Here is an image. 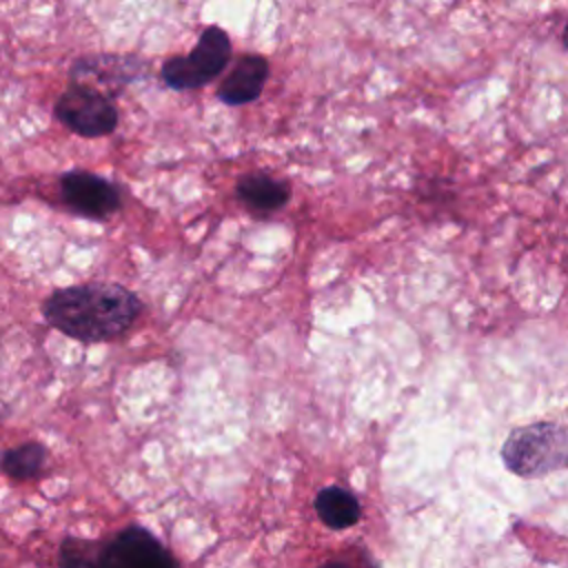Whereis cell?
<instances>
[{
	"mask_svg": "<svg viewBox=\"0 0 568 568\" xmlns=\"http://www.w3.org/2000/svg\"><path fill=\"white\" fill-rule=\"evenodd\" d=\"M138 295L113 282H91L58 288L42 306L47 322L80 342H109L138 320Z\"/></svg>",
	"mask_w": 568,
	"mask_h": 568,
	"instance_id": "cell-1",
	"label": "cell"
},
{
	"mask_svg": "<svg viewBox=\"0 0 568 568\" xmlns=\"http://www.w3.org/2000/svg\"><path fill=\"white\" fill-rule=\"evenodd\" d=\"M508 468L521 477H541L568 464V433L555 424L526 426L504 446Z\"/></svg>",
	"mask_w": 568,
	"mask_h": 568,
	"instance_id": "cell-2",
	"label": "cell"
},
{
	"mask_svg": "<svg viewBox=\"0 0 568 568\" xmlns=\"http://www.w3.org/2000/svg\"><path fill=\"white\" fill-rule=\"evenodd\" d=\"M231 58V40L224 29L206 27L189 55H173L162 64V80L169 89H197L220 75Z\"/></svg>",
	"mask_w": 568,
	"mask_h": 568,
	"instance_id": "cell-3",
	"label": "cell"
},
{
	"mask_svg": "<svg viewBox=\"0 0 568 568\" xmlns=\"http://www.w3.org/2000/svg\"><path fill=\"white\" fill-rule=\"evenodd\" d=\"M55 118L82 138H102L118 126V109L89 82H71L55 100Z\"/></svg>",
	"mask_w": 568,
	"mask_h": 568,
	"instance_id": "cell-4",
	"label": "cell"
},
{
	"mask_svg": "<svg viewBox=\"0 0 568 568\" xmlns=\"http://www.w3.org/2000/svg\"><path fill=\"white\" fill-rule=\"evenodd\" d=\"M93 568H178L171 552L146 528L129 526L98 544Z\"/></svg>",
	"mask_w": 568,
	"mask_h": 568,
	"instance_id": "cell-5",
	"label": "cell"
},
{
	"mask_svg": "<svg viewBox=\"0 0 568 568\" xmlns=\"http://www.w3.org/2000/svg\"><path fill=\"white\" fill-rule=\"evenodd\" d=\"M64 202L80 215L102 220L120 209V191L102 175L89 171H69L60 178Z\"/></svg>",
	"mask_w": 568,
	"mask_h": 568,
	"instance_id": "cell-6",
	"label": "cell"
},
{
	"mask_svg": "<svg viewBox=\"0 0 568 568\" xmlns=\"http://www.w3.org/2000/svg\"><path fill=\"white\" fill-rule=\"evenodd\" d=\"M268 78V62L257 53L242 55L220 84L217 98L229 106H242L260 98Z\"/></svg>",
	"mask_w": 568,
	"mask_h": 568,
	"instance_id": "cell-7",
	"label": "cell"
},
{
	"mask_svg": "<svg viewBox=\"0 0 568 568\" xmlns=\"http://www.w3.org/2000/svg\"><path fill=\"white\" fill-rule=\"evenodd\" d=\"M142 71V62L135 55H89L75 62V82L100 80L109 87H124L133 82Z\"/></svg>",
	"mask_w": 568,
	"mask_h": 568,
	"instance_id": "cell-8",
	"label": "cell"
},
{
	"mask_svg": "<svg viewBox=\"0 0 568 568\" xmlns=\"http://www.w3.org/2000/svg\"><path fill=\"white\" fill-rule=\"evenodd\" d=\"M237 197L257 213H271L288 202V184L268 173H246L235 184Z\"/></svg>",
	"mask_w": 568,
	"mask_h": 568,
	"instance_id": "cell-9",
	"label": "cell"
},
{
	"mask_svg": "<svg viewBox=\"0 0 568 568\" xmlns=\"http://www.w3.org/2000/svg\"><path fill=\"white\" fill-rule=\"evenodd\" d=\"M315 510L328 528H348L359 519L357 499L339 486L322 488L315 497Z\"/></svg>",
	"mask_w": 568,
	"mask_h": 568,
	"instance_id": "cell-10",
	"label": "cell"
},
{
	"mask_svg": "<svg viewBox=\"0 0 568 568\" xmlns=\"http://www.w3.org/2000/svg\"><path fill=\"white\" fill-rule=\"evenodd\" d=\"M44 462H47V448H42L40 444H22L4 453L0 468L11 479L24 481V479L38 477L44 468Z\"/></svg>",
	"mask_w": 568,
	"mask_h": 568,
	"instance_id": "cell-11",
	"label": "cell"
},
{
	"mask_svg": "<svg viewBox=\"0 0 568 568\" xmlns=\"http://www.w3.org/2000/svg\"><path fill=\"white\" fill-rule=\"evenodd\" d=\"M98 544L84 539H67L60 546V568H93Z\"/></svg>",
	"mask_w": 568,
	"mask_h": 568,
	"instance_id": "cell-12",
	"label": "cell"
},
{
	"mask_svg": "<svg viewBox=\"0 0 568 568\" xmlns=\"http://www.w3.org/2000/svg\"><path fill=\"white\" fill-rule=\"evenodd\" d=\"M320 568H359V566H353V564H348V561L337 559V561H326V564L320 566Z\"/></svg>",
	"mask_w": 568,
	"mask_h": 568,
	"instance_id": "cell-13",
	"label": "cell"
},
{
	"mask_svg": "<svg viewBox=\"0 0 568 568\" xmlns=\"http://www.w3.org/2000/svg\"><path fill=\"white\" fill-rule=\"evenodd\" d=\"M564 44H566V49H568V24L564 27Z\"/></svg>",
	"mask_w": 568,
	"mask_h": 568,
	"instance_id": "cell-14",
	"label": "cell"
}]
</instances>
